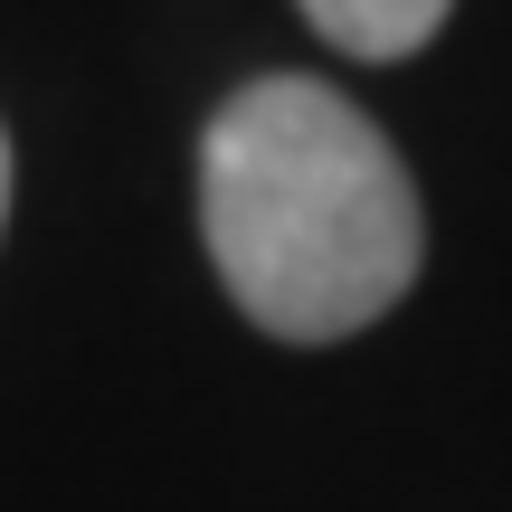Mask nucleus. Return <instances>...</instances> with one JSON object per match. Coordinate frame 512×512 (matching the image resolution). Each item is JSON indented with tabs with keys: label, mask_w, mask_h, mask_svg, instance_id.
I'll list each match as a JSON object with an SVG mask.
<instances>
[{
	"label": "nucleus",
	"mask_w": 512,
	"mask_h": 512,
	"mask_svg": "<svg viewBox=\"0 0 512 512\" xmlns=\"http://www.w3.org/2000/svg\"><path fill=\"white\" fill-rule=\"evenodd\" d=\"M200 238L238 313L275 342L380 323L427 256L418 181L323 76H256L200 133Z\"/></svg>",
	"instance_id": "nucleus-1"
},
{
	"label": "nucleus",
	"mask_w": 512,
	"mask_h": 512,
	"mask_svg": "<svg viewBox=\"0 0 512 512\" xmlns=\"http://www.w3.org/2000/svg\"><path fill=\"white\" fill-rule=\"evenodd\" d=\"M456 0H304V19L332 38L342 57H408L446 29Z\"/></svg>",
	"instance_id": "nucleus-2"
},
{
	"label": "nucleus",
	"mask_w": 512,
	"mask_h": 512,
	"mask_svg": "<svg viewBox=\"0 0 512 512\" xmlns=\"http://www.w3.org/2000/svg\"><path fill=\"white\" fill-rule=\"evenodd\" d=\"M0 209H10V133H0Z\"/></svg>",
	"instance_id": "nucleus-3"
}]
</instances>
